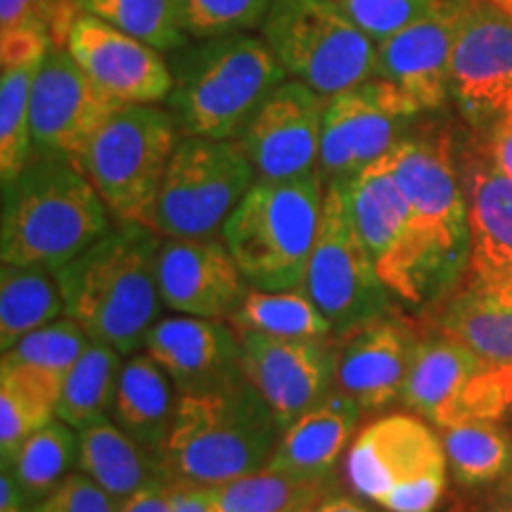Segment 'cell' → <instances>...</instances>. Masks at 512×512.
I'll return each instance as SVG.
<instances>
[{
	"instance_id": "cell-50",
	"label": "cell",
	"mask_w": 512,
	"mask_h": 512,
	"mask_svg": "<svg viewBox=\"0 0 512 512\" xmlns=\"http://www.w3.org/2000/svg\"><path fill=\"white\" fill-rule=\"evenodd\" d=\"M489 3L496 5L498 10L505 12V15H508V17L512 19V0H489Z\"/></svg>"
},
{
	"instance_id": "cell-49",
	"label": "cell",
	"mask_w": 512,
	"mask_h": 512,
	"mask_svg": "<svg viewBox=\"0 0 512 512\" xmlns=\"http://www.w3.org/2000/svg\"><path fill=\"white\" fill-rule=\"evenodd\" d=\"M484 512H512V496L498 498V501H494V505H491V508H486Z\"/></svg>"
},
{
	"instance_id": "cell-15",
	"label": "cell",
	"mask_w": 512,
	"mask_h": 512,
	"mask_svg": "<svg viewBox=\"0 0 512 512\" xmlns=\"http://www.w3.org/2000/svg\"><path fill=\"white\" fill-rule=\"evenodd\" d=\"M451 93L475 126L496 121L512 102V19L489 0H458Z\"/></svg>"
},
{
	"instance_id": "cell-23",
	"label": "cell",
	"mask_w": 512,
	"mask_h": 512,
	"mask_svg": "<svg viewBox=\"0 0 512 512\" xmlns=\"http://www.w3.org/2000/svg\"><path fill=\"white\" fill-rule=\"evenodd\" d=\"M363 408L339 389L320 399L283 430L266 467L297 477L328 479L339 456L354 437Z\"/></svg>"
},
{
	"instance_id": "cell-46",
	"label": "cell",
	"mask_w": 512,
	"mask_h": 512,
	"mask_svg": "<svg viewBox=\"0 0 512 512\" xmlns=\"http://www.w3.org/2000/svg\"><path fill=\"white\" fill-rule=\"evenodd\" d=\"M31 508L34 505L29 503L22 486L17 484L8 467H3L0 470V512H31Z\"/></svg>"
},
{
	"instance_id": "cell-10",
	"label": "cell",
	"mask_w": 512,
	"mask_h": 512,
	"mask_svg": "<svg viewBox=\"0 0 512 512\" xmlns=\"http://www.w3.org/2000/svg\"><path fill=\"white\" fill-rule=\"evenodd\" d=\"M256 181L240 138L183 136L159 190L155 230L166 238H214Z\"/></svg>"
},
{
	"instance_id": "cell-35",
	"label": "cell",
	"mask_w": 512,
	"mask_h": 512,
	"mask_svg": "<svg viewBox=\"0 0 512 512\" xmlns=\"http://www.w3.org/2000/svg\"><path fill=\"white\" fill-rule=\"evenodd\" d=\"M238 330H256L275 337H330V320L306 292L256 290L247 292L240 309L228 320Z\"/></svg>"
},
{
	"instance_id": "cell-34",
	"label": "cell",
	"mask_w": 512,
	"mask_h": 512,
	"mask_svg": "<svg viewBox=\"0 0 512 512\" xmlns=\"http://www.w3.org/2000/svg\"><path fill=\"white\" fill-rule=\"evenodd\" d=\"M444 451L463 486H484L512 470V432L501 422L467 418L444 427Z\"/></svg>"
},
{
	"instance_id": "cell-42",
	"label": "cell",
	"mask_w": 512,
	"mask_h": 512,
	"mask_svg": "<svg viewBox=\"0 0 512 512\" xmlns=\"http://www.w3.org/2000/svg\"><path fill=\"white\" fill-rule=\"evenodd\" d=\"M27 29H41L48 34V15L41 0H0V34Z\"/></svg>"
},
{
	"instance_id": "cell-6",
	"label": "cell",
	"mask_w": 512,
	"mask_h": 512,
	"mask_svg": "<svg viewBox=\"0 0 512 512\" xmlns=\"http://www.w3.org/2000/svg\"><path fill=\"white\" fill-rule=\"evenodd\" d=\"M320 171L290 181H256L223 226V240L247 283L302 290L323 214Z\"/></svg>"
},
{
	"instance_id": "cell-24",
	"label": "cell",
	"mask_w": 512,
	"mask_h": 512,
	"mask_svg": "<svg viewBox=\"0 0 512 512\" xmlns=\"http://www.w3.org/2000/svg\"><path fill=\"white\" fill-rule=\"evenodd\" d=\"M176 382L150 354H133L121 366L110 418L128 437L159 453L174 427L178 399Z\"/></svg>"
},
{
	"instance_id": "cell-32",
	"label": "cell",
	"mask_w": 512,
	"mask_h": 512,
	"mask_svg": "<svg viewBox=\"0 0 512 512\" xmlns=\"http://www.w3.org/2000/svg\"><path fill=\"white\" fill-rule=\"evenodd\" d=\"M79 463V432L60 418L31 434L3 467H8L17 484L36 505L48 498Z\"/></svg>"
},
{
	"instance_id": "cell-29",
	"label": "cell",
	"mask_w": 512,
	"mask_h": 512,
	"mask_svg": "<svg viewBox=\"0 0 512 512\" xmlns=\"http://www.w3.org/2000/svg\"><path fill=\"white\" fill-rule=\"evenodd\" d=\"M64 313L57 273L41 266L3 264L0 271V347L8 351L19 339L46 328Z\"/></svg>"
},
{
	"instance_id": "cell-51",
	"label": "cell",
	"mask_w": 512,
	"mask_h": 512,
	"mask_svg": "<svg viewBox=\"0 0 512 512\" xmlns=\"http://www.w3.org/2000/svg\"><path fill=\"white\" fill-rule=\"evenodd\" d=\"M501 425L503 427H508V430L512 432V401H510V406H508V411H505V415H503V420H501Z\"/></svg>"
},
{
	"instance_id": "cell-48",
	"label": "cell",
	"mask_w": 512,
	"mask_h": 512,
	"mask_svg": "<svg viewBox=\"0 0 512 512\" xmlns=\"http://www.w3.org/2000/svg\"><path fill=\"white\" fill-rule=\"evenodd\" d=\"M477 292H479V290H477ZM482 294H489V297L496 299L498 304H503V306H508V309H512V278H508V280H505V283H501V285L491 287V290H486V292H482Z\"/></svg>"
},
{
	"instance_id": "cell-27",
	"label": "cell",
	"mask_w": 512,
	"mask_h": 512,
	"mask_svg": "<svg viewBox=\"0 0 512 512\" xmlns=\"http://www.w3.org/2000/svg\"><path fill=\"white\" fill-rule=\"evenodd\" d=\"M349 192L358 233L366 242L375 266H380L401 245L411 219L408 202L389 169L387 157L377 159L356 178H351Z\"/></svg>"
},
{
	"instance_id": "cell-2",
	"label": "cell",
	"mask_w": 512,
	"mask_h": 512,
	"mask_svg": "<svg viewBox=\"0 0 512 512\" xmlns=\"http://www.w3.org/2000/svg\"><path fill=\"white\" fill-rule=\"evenodd\" d=\"M162 238L143 223L121 221L86 252L57 268L64 316L93 342L133 356L157 323Z\"/></svg>"
},
{
	"instance_id": "cell-17",
	"label": "cell",
	"mask_w": 512,
	"mask_h": 512,
	"mask_svg": "<svg viewBox=\"0 0 512 512\" xmlns=\"http://www.w3.org/2000/svg\"><path fill=\"white\" fill-rule=\"evenodd\" d=\"M67 50L83 72L121 105H157L174 91V72L162 53L105 19L81 12Z\"/></svg>"
},
{
	"instance_id": "cell-37",
	"label": "cell",
	"mask_w": 512,
	"mask_h": 512,
	"mask_svg": "<svg viewBox=\"0 0 512 512\" xmlns=\"http://www.w3.org/2000/svg\"><path fill=\"white\" fill-rule=\"evenodd\" d=\"M38 64L3 67L0 76V178L15 181L34 157L31 138V86Z\"/></svg>"
},
{
	"instance_id": "cell-11",
	"label": "cell",
	"mask_w": 512,
	"mask_h": 512,
	"mask_svg": "<svg viewBox=\"0 0 512 512\" xmlns=\"http://www.w3.org/2000/svg\"><path fill=\"white\" fill-rule=\"evenodd\" d=\"M302 290L330 320L332 337L384 316L389 287L356 228L349 181L325 183L323 214Z\"/></svg>"
},
{
	"instance_id": "cell-33",
	"label": "cell",
	"mask_w": 512,
	"mask_h": 512,
	"mask_svg": "<svg viewBox=\"0 0 512 512\" xmlns=\"http://www.w3.org/2000/svg\"><path fill=\"white\" fill-rule=\"evenodd\" d=\"M439 335L472 351L484 366L512 363V309L472 287L448 306Z\"/></svg>"
},
{
	"instance_id": "cell-8",
	"label": "cell",
	"mask_w": 512,
	"mask_h": 512,
	"mask_svg": "<svg viewBox=\"0 0 512 512\" xmlns=\"http://www.w3.org/2000/svg\"><path fill=\"white\" fill-rule=\"evenodd\" d=\"M287 76L332 98L375 74L377 43L332 0H271L261 24Z\"/></svg>"
},
{
	"instance_id": "cell-5",
	"label": "cell",
	"mask_w": 512,
	"mask_h": 512,
	"mask_svg": "<svg viewBox=\"0 0 512 512\" xmlns=\"http://www.w3.org/2000/svg\"><path fill=\"white\" fill-rule=\"evenodd\" d=\"M174 91L166 98L183 136L240 138L261 102L285 81V67L264 38H200L176 50Z\"/></svg>"
},
{
	"instance_id": "cell-22",
	"label": "cell",
	"mask_w": 512,
	"mask_h": 512,
	"mask_svg": "<svg viewBox=\"0 0 512 512\" xmlns=\"http://www.w3.org/2000/svg\"><path fill=\"white\" fill-rule=\"evenodd\" d=\"M145 351L176 382L178 394L219 387L242 375L238 330L219 318L181 313L157 320Z\"/></svg>"
},
{
	"instance_id": "cell-44",
	"label": "cell",
	"mask_w": 512,
	"mask_h": 512,
	"mask_svg": "<svg viewBox=\"0 0 512 512\" xmlns=\"http://www.w3.org/2000/svg\"><path fill=\"white\" fill-rule=\"evenodd\" d=\"M489 150L494 155L498 169L512 178V102L505 107L501 117L494 121L489 138Z\"/></svg>"
},
{
	"instance_id": "cell-30",
	"label": "cell",
	"mask_w": 512,
	"mask_h": 512,
	"mask_svg": "<svg viewBox=\"0 0 512 512\" xmlns=\"http://www.w3.org/2000/svg\"><path fill=\"white\" fill-rule=\"evenodd\" d=\"M211 491L216 512H297L316 508L330 496L328 479L297 477L273 467L211 486Z\"/></svg>"
},
{
	"instance_id": "cell-13",
	"label": "cell",
	"mask_w": 512,
	"mask_h": 512,
	"mask_svg": "<svg viewBox=\"0 0 512 512\" xmlns=\"http://www.w3.org/2000/svg\"><path fill=\"white\" fill-rule=\"evenodd\" d=\"M121 107L67 48H50L31 86L34 155H60L76 164L95 131Z\"/></svg>"
},
{
	"instance_id": "cell-52",
	"label": "cell",
	"mask_w": 512,
	"mask_h": 512,
	"mask_svg": "<svg viewBox=\"0 0 512 512\" xmlns=\"http://www.w3.org/2000/svg\"><path fill=\"white\" fill-rule=\"evenodd\" d=\"M318 508V505H316ZM316 508H304V510H297V512H316Z\"/></svg>"
},
{
	"instance_id": "cell-47",
	"label": "cell",
	"mask_w": 512,
	"mask_h": 512,
	"mask_svg": "<svg viewBox=\"0 0 512 512\" xmlns=\"http://www.w3.org/2000/svg\"><path fill=\"white\" fill-rule=\"evenodd\" d=\"M316 512H370V510L363 508L361 503L351 501V498H344V496H328L323 503L318 505Z\"/></svg>"
},
{
	"instance_id": "cell-41",
	"label": "cell",
	"mask_w": 512,
	"mask_h": 512,
	"mask_svg": "<svg viewBox=\"0 0 512 512\" xmlns=\"http://www.w3.org/2000/svg\"><path fill=\"white\" fill-rule=\"evenodd\" d=\"M119 503L91 477L76 470L31 512H119Z\"/></svg>"
},
{
	"instance_id": "cell-39",
	"label": "cell",
	"mask_w": 512,
	"mask_h": 512,
	"mask_svg": "<svg viewBox=\"0 0 512 512\" xmlns=\"http://www.w3.org/2000/svg\"><path fill=\"white\" fill-rule=\"evenodd\" d=\"M271 0H181V24L192 38L245 34L264 24Z\"/></svg>"
},
{
	"instance_id": "cell-21",
	"label": "cell",
	"mask_w": 512,
	"mask_h": 512,
	"mask_svg": "<svg viewBox=\"0 0 512 512\" xmlns=\"http://www.w3.org/2000/svg\"><path fill=\"white\" fill-rule=\"evenodd\" d=\"M337 339L335 389L351 396L363 413L401 399L418 344L401 320L380 316Z\"/></svg>"
},
{
	"instance_id": "cell-38",
	"label": "cell",
	"mask_w": 512,
	"mask_h": 512,
	"mask_svg": "<svg viewBox=\"0 0 512 512\" xmlns=\"http://www.w3.org/2000/svg\"><path fill=\"white\" fill-rule=\"evenodd\" d=\"M57 418V403L17 377L0 373V456L8 460L31 434Z\"/></svg>"
},
{
	"instance_id": "cell-31",
	"label": "cell",
	"mask_w": 512,
	"mask_h": 512,
	"mask_svg": "<svg viewBox=\"0 0 512 512\" xmlns=\"http://www.w3.org/2000/svg\"><path fill=\"white\" fill-rule=\"evenodd\" d=\"M121 354L105 344L91 342L64 380L57 418L76 432L105 422L112 413L121 375Z\"/></svg>"
},
{
	"instance_id": "cell-7",
	"label": "cell",
	"mask_w": 512,
	"mask_h": 512,
	"mask_svg": "<svg viewBox=\"0 0 512 512\" xmlns=\"http://www.w3.org/2000/svg\"><path fill=\"white\" fill-rule=\"evenodd\" d=\"M174 114L157 105H124L102 124L76 159L119 221L155 230V209L178 145Z\"/></svg>"
},
{
	"instance_id": "cell-28",
	"label": "cell",
	"mask_w": 512,
	"mask_h": 512,
	"mask_svg": "<svg viewBox=\"0 0 512 512\" xmlns=\"http://www.w3.org/2000/svg\"><path fill=\"white\" fill-rule=\"evenodd\" d=\"M93 339L72 318L53 320L46 328L19 339L15 347L3 351L0 370L22 377L60 401L64 380L76 366Z\"/></svg>"
},
{
	"instance_id": "cell-14",
	"label": "cell",
	"mask_w": 512,
	"mask_h": 512,
	"mask_svg": "<svg viewBox=\"0 0 512 512\" xmlns=\"http://www.w3.org/2000/svg\"><path fill=\"white\" fill-rule=\"evenodd\" d=\"M238 337L242 375L283 430L332 392L335 342L328 337H275L256 330H238Z\"/></svg>"
},
{
	"instance_id": "cell-1",
	"label": "cell",
	"mask_w": 512,
	"mask_h": 512,
	"mask_svg": "<svg viewBox=\"0 0 512 512\" xmlns=\"http://www.w3.org/2000/svg\"><path fill=\"white\" fill-rule=\"evenodd\" d=\"M384 157L411 219L401 245L377 273L394 294L418 304L448 283L470 254L463 181L446 133L401 138Z\"/></svg>"
},
{
	"instance_id": "cell-40",
	"label": "cell",
	"mask_w": 512,
	"mask_h": 512,
	"mask_svg": "<svg viewBox=\"0 0 512 512\" xmlns=\"http://www.w3.org/2000/svg\"><path fill=\"white\" fill-rule=\"evenodd\" d=\"M373 43L394 36L432 10L437 0H332Z\"/></svg>"
},
{
	"instance_id": "cell-36",
	"label": "cell",
	"mask_w": 512,
	"mask_h": 512,
	"mask_svg": "<svg viewBox=\"0 0 512 512\" xmlns=\"http://www.w3.org/2000/svg\"><path fill=\"white\" fill-rule=\"evenodd\" d=\"M81 12L150 43L159 53L188 46L181 24V0H74Z\"/></svg>"
},
{
	"instance_id": "cell-9",
	"label": "cell",
	"mask_w": 512,
	"mask_h": 512,
	"mask_svg": "<svg viewBox=\"0 0 512 512\" xmlns=\"http://www.w3.org/2000/svg\"><path fill=\"white\" fill-rule=\"evenodd\" d=\"M446 465L444 441L406 413L370 422L347 453L356 494L387 512H434L446 489Z\"/></svg>"
},
{
	"instance_id": "cell-43",
	"label": "cell",
	"mask_w": 512,
	"mask_h": 512,
	"mask_svg": "<svg viewBox=\"0 0 512 512\" xmlns=\"http://www.w3.org/2000/svg\"><path fill=\"white\" fill-rule=\"evenodd\" d=\"M174 494L176 484L171 482L147 484L145 489L121 501L119 512H171V508H174Z\"/></svg>"
},
{
	"instance_id": "cell-18",
	"label": "cell",
	"mask_w": 512,
	"mask_h": 512,
	"mask_svg": "<svg viewBox=\"0 0 512 512\" xmlns=\"http://www.w3.org/2000/svg\"><path fill=\"white\" fill-rule=\"evenodd\" d=\"M458 0H437L411 27L377 43V79L394 83L420 112L439 110L451 93Z\"/></svg>"
},
{
	"instance_id": "cell-25",
	"label": "cell",
	"mask_w": 512,
	"mask_h": 512,
	"mask_svg": "<svg viewBox=\"0 0 512 512\" xmlns=\"http://www.w3.org/2000/svg\"><path fill=\"white\" fill-rule=\"evenodd\" d=\"M479 368L484 363L453 339L444 335L418 339L401 399L422 418L448 427L456 422L465 384Z\"/></svg>"
},
{
	"instance_id": "cell-45",
	"label": "cell",
	"mask_w": 512,
	"mask_h": 512,
	"mask_svg": "<svg viewBox=\"0 0 512 512\" xmlns=\"http://www.w3.org/2000/svg\"><path fill=\"white\" fill-rule=\"evenodd\" d=\"M171 512H216L214 491H211V486L176 484L174 508H171Z\"/></svg>"
},
{
	"instance_id": "cell-26",
	"label": "cell",
	"mask_w": 512,
	"mask_h": 512,
	"mask_svg": "<svg viewBox=\"0 0 512 512\" xmlns=\"http://www.w3.org/2000/svg\"><path fill=\"white\" fill-rule=\"evenodd\" d=\"M76 470L91 477L117 501H126L147 484L166 482L159 453L138 444L110 420L79 432Z\"/></svg>"
},
{
	"instance_id": "cell-4",
	"label": "cell",
	"mask_w": 512,
	"mask_h": 512,
	"mask_svg": "<svg viewBox=\"0 0 512 512\" xmlns=\"http://www.w3.org/2000/svg\"><path fill=\"white\" fill-rule=\"evenodd\" d=\"M110 230L107 204L69 157L34 155L3 185V264L57 271Z\"/></svg>"
},
{
	"instance_id": "cell-12",
	"label": "cell",
	"mask_w": 512,
	"mask_h": 512,
	"mask_svg": "<svg viewBox=\"0 0 512 512\" xmlns=\"http://www.w3.org/2000/svg\"><path fill=\"white\" fill-rule=\"evenodd\" d=\"M418 114V107L394 83L377 76L332 95L320 133L318 171L323 181L356 178L399 143L403 126Z\"/></svg>"
},
{
	"instance_id": "cell-19",
	"label": "cell",
	"mask_w": 512,
	"mask_h": 512,
	"mask_svg": "<svg viewBox=\"0 0 512 512\" xmlns=\"http://www.w3.org/2000/svg\"><path fill=\"white\" fill-rule=\"evenodd\" d=\"M226 240L169 238L159 249V292L183 316L230 320L247 294Z\"/></svg>"
},
{
	"instance_id": "cell-16",
	"label": "cell",
	"mask_w": 512,
	"mask_h": 512,
	"mask_svg": "<svg viewBox=\"0 0 512 512\" xmlns=\"http://www.w3.org/2000/svg\"><path fill=\"white\" fill-rule=\"evenodd\" d=\"M325 105L328 98L297 79L283 81L261 102L240 136L259 181L316 174Z\"/></svg>"
},
{
	"instance_id": "cell-20",
	"label": "cell",
	"mask_w": 512,
	"mask_h": 512,
	"mask_svg": "<svg viewBox=\"0 0 512 512\" xmlns=\"http://www.w3.org/2000/svg\"><path fill=\"white\" fill-rule=\"evenodd\" d=\"M463 190L472 290L486 292L512 278V178L498 169L489 143L465 155Z\"/></svg>"
},
{
	"instance_id": "cell-3",
	"label": "cell",
	"mask_w": 512,
	"mask_h": 512,
	"mask_svg": "<svg viewBox=\"0 0 512 512\" xmlns=\"http://www.w3.org/2000/svg\"><path fill=\"white\" fill-rule=\"evenodd\" d=\"M280 432L268 403L240 375L219 387L181 392L159 463L171 484L221 486L264 470Z\"/></svg>"
}]
</instances>
